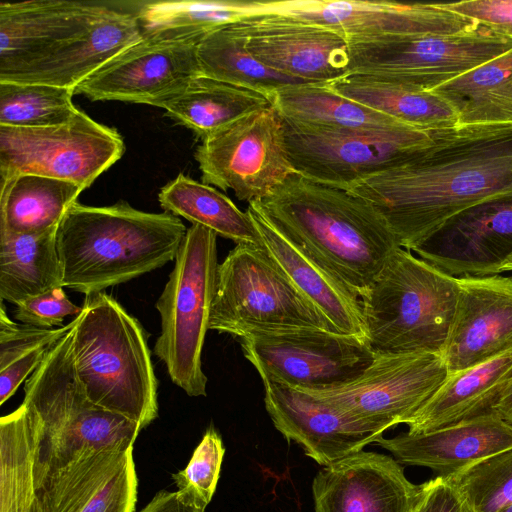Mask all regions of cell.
Segmentation results:
<instances>
[{"instance_id":"1","label":"cell","mask_w":512,"mask_h":512,"mask_svg":"<svg viewBox=\"0 0 512 512\" xmlns=\"http://www.w3.org/2000/svg\"><path fill=\"white\" fill-rule=\"evenodd\" d=\"M367 201L412 251L454 214L512 191V125L434 131L415 158L347 189Z\"/></svg>"},{"instance_id":"2","label":"cell","mask_w":512,"mask_h":512,"mask_svg":"<svg viewBox=\"0 0 512 512\" xmlns=\"http://www.w3.org/2000/svg\"><path fill=\"white\" fill-rule=\"evenodd\" d=\"M258 204L288 239L359 297L400 247L367 201L296 172Z\"/></svg>"},{"instance_id":"3","label":"cell","mask_w":512,"mask_h":512,"mask_svg":"<svg viewBox=\"0 0 512 512\" xmlns=\"http://www.w3.org/2000/svg\"><path fill=\"white\" fill-rule=\"evenodd\" d=\"M187 229L179 217L144 212L126 201L74 203L60 222L57 249L63 287L102 292L175 259Z\"/></svg>"},{"instance_id":"4","label":"cell","mask_w":512,"mask_h":512,"mask_svg":"<svg viewBox=\"0 0 512 512\" xmlns=\"http://www.w3.org/2000/svg\"><path fill=\"white\" fill-rule=\"evenodd\" d=\"M71 329L50 347L24 386L35 488L96 452L132 447L141 430L88 399L73 366Z\"/></svg>"},{"instance_id":"5","label":"cell","mask_w":512,"mask_h":512,"mask_svg":"<svg viewBox=\"0 0 512 512\" xmlns=\"http://www.w3.org/2000/svg\"><path fill=\"white\" fill-rule=\"evenodd\" d=\"M73 321V366L88 399L147 427L158 416V384L141 323L103 291L86 295Z\"/></svg>"},{"instance_id":"6","label":"cell","mask_w":512,"mask_h":512,"mask_svg":"<svg viewBox=\"0 0 512 512\" xmlns=\"http://www.w3.org/2000/svg\"><path fill=\"white\" fill-rule=\"evenodd\" d=\"M457 278L399 247L361 295L374 354L442 355L456 309Z\"/></svg>"},{"instance_id":"7","label":"cell","mask_w":512,"mask_h":512,"mask_svg":"<svg viewBox=\"0 0 512 512\" xmlns=\"http://www.w3.org/2000/svg\"><path fill=\"white\" fill-rule=\"evenodd\" d=\"M169 279L156 302L161 331L154 354L171 381L188 396H206L202 350L209 330L218 269L217 234L196 224L187 229Z\"/></svg>"},{"instance_id":"8","label":"cell","mask_w":512,"mask_h":512,"mask_svg":"<svg viewBox=\"0 0 512 512\" xmlns=\"http://www.w3.org/2000/svg\"><path fill=\"white\" fill-rule=\"evenodd\" d=\"M209 330L237 338L318 329L336 332L261 245L237 244L219 263Z\"/></svg>"},{"instance_id":"9","label":"cell","mask_w":512,"mask_h":512,"mask_svg":"<svg viewBox=\"0 0 512 512\" xmlns=\"http://www.w3.org/2000/svg\"><path fill=\"white\" fill-rule=\"evenodd\" d=\"M283 126L295 172L346 190L358 181L415 158L434 140V131L408 125L335 130L283 119Z\"/></svg>"},{"instance_id":"10","label":"cell","mask_w":512,"mask_h":512,"mask_svg":"<svg viewBox=\"0 0 512 512\" xmlns=\"http://www.w3.org/2000/svg\"><path fill=\"white\" fill-rule=\"evenodd\" d=\"M512 49V39L479 25L452 35H410L349 43V75L433 89Z\"/></svg>"},{"instance_id":"11","label":"cell","mask_w":512,"mask_h":512,"mask_svg":"<svg viewBox=\"0 0 512 512\" xmlns=\"http://www.w3.org/2000/svg\"><path fill=\"white\" fill-rule=\"evenodd\" d=\"M125 151L120 133L77 110L67 123L43 128L0 126V179L34 174L83 189Z\"/></svg>"},{"instance_id":"12","label":"cell","mask_w":512,"mask_h":512,"mask_svg":"<svg viewBox=\"0 0 512 512\" xmlns=\"http://www.w3.org/2000/svg\"><path fill=\"white\" fill-rule=\"evenodd\" d=\"M202 183L232 190L240 201L258 202L295 172L283 119L273 105L214 132L195 151Z\"/></svg>"},{"instance_id":"13","label":"cell","mask_w":512,"mask_h":512,"mask_svg":"<svg viewBox=\"0 0 512 512\" xmlns=\"http://www.w3.org/2000/svg\"><path fill=\"white\" fill-rule=\"evenodd\" d=\"M448 375L439 354H374L371 364L354 379L324 389L301 391L384 433L404 424Z\"/></svg>"},{"instance_id":"14","label":"cell","mask_w":512,"mask_h":512,"mask_svg":"<svg viewBox=\"0 0 512 512\" xmlns=\"http://www.w3.org/2000/svg\"><path fill=\"white\" fill-rule=\"evenodd\" d=\"M239 343L262 381L299 390L348 382L374 359L366 341L318 329L248 335Z\"/></svg>"},{"instance_id":"15","label":"cell","mask_w":512,"mask_h":512,"mask_svg":"<svg viewBox=\"0 0 512 512\" xmlns=\"http://www.w3.org/2000/svg\"><path fill=\"white\" fill-rule=\"evenodd\" d=\"M260 13L292 15L332 29L348 43L393 36L452 35L479 24L439 3L390 1L289 0L259 2Z\"/></svg>"},{"instance_id":"16","label":"cell","mask_w":512,"mask_h":512,"mask_svg":"<svg viewBox=\"0 0 512 512\" xmlns=\"http://www.w3.org/2000/svg\"><path fill=\"white\" fill-rule=\"evenodd\" d=\"M234 25L249 53L276 72L304 83L349 75V43L332 29L277 12L249 15Z\"/></svg>"},{"instance_id":"17","label":"cell","mask_w":512,"mask_h":512,"mask_svg":"<svg viewBox=\"0 0 512 512\" xmlns=\"http://www.w3.org/2000/svg\"><path fill=\"white\" fill-rule=\"evenodd\" d=\"M412 251L454 278L503 272L512 259V191L454 214Z\"/></svg>"},{"instance_id":"18","label":"cell","mask_w":512,"mask_h":512,"mask_svg":"<svg viewBox=\"0 0 512 512\" xmlns=\"http://www.w3.org/2000/svg\"><path fill=\"white\" fill-rule=\"evenodd\" d=\"M197 46L143 36L78 84L74 94L149 105L201 74Z\"/></svg>"},{"instance_id":"19","label":"cell","mask_w":512,"mask_h":512,"mask_svg":"<svg viewBox=\"0 0 512 512\" xmlns=\"http://www.w3.org/2000/svg\"><path fill=\"white\" fill-rule=\"evenodd\" d=\"M452 327L442 353L448 373L512 350V277H461Z\"/></svg>"},{"instance_id":"20","label":"cell","mask_w":512,"mask_h":512,"mask_svg":"<svg viewBox=\"0 0 512 512\" xmlns=\"http://www.w3.org/2000/svg\"><path fill=\"white\" fill-rule=\"evenodd\" d=\"M263 384L265 408L274 427L322 466L383 437L378 430L304 391L268 381Z\"/></svg>"},{"instance_id":"21","label":"cell","mask_w":512,"mask_h":512,"mask_svg":"<svg viewBox=\"0 0 512 512\" xmlns=\"http://www.w3.org/2000/svg\"><path fill=\"white\" fill-rule=\"evenodd\" d=\"M419 489L393 457L364 450L324 466L312 483L315 512H410Z\"/></svg>"},{"instance_id":"22","label":"cell","mask_w":512,"mask_h":512,"mask_svg":"<svg viewBox=\"0 0 512 512\" xmlns=\"http://www.w3.org/2000/svg\"><path fill=\"white\" fill-rule=\"evenodd\" d=\"M133 446L96 452L36 489L40 512H134L138 480Z\"/></svg>"},{"instance_id":"23","label":"cell","mask_w":512,"mask_h":512,"mask_svg":"<svg viewBox=\"0 0 512 512\" xmlns=\"http://www.w3.org/2000/svg\"><path fill=\"white\" fill-rule=\"evenodd\" d=\"M103 4L67 0L0 3V82L42 60L87 25Z\"/></svg>"},{"instance_id":"24","label":"cell","mask_w":512,"mask_h":512,"mask_svg":"<svg viewBox=\"0 0 512 512\" xmlns=\"http://www.w3.org/2000/svg\"><path fill=\"white\" fill-rule=\"evenodd\" d=\"M399 463L426 467L437 476L458 472L512 448V424L489 412L423 433H402L376 442Z\"/></svg>"},{"instance_id":"25","label":"cell","mask_w":512,"mask_h":512,"mask_svg":"<svg viewBox=\"0 0 512 512\" xmlns=\"http://www.w3.org/2000/svg\"><path fill=\"white\" fill-rule=\"evenodd\" d=\"M246 212L258 233L260 245L332 328L337 333L366 341L360 297L288 239L258 202L249 203Z\"/></svg>"},{"instance_id":"26","label":"cell","mask_w":512,"mask_h":512,"mask_svg":"<svg viewBox=\"0 0 512 512\" xmlns=\"http://www.w3.org/2000/svg\"><path fill=\"white\" fill-rule=\"evenodd\" d=\"M142 38L135 13L103 4L97 15L58 49L5 82L46 84L74 91L108 60Z\"/></svg>"},{"instance_id":"27","label":"cell","mask_w":512,"mask_h":512,"mask_svg":"<svg viewBox=\"0 0 512 512\" xmlns=\"http://www.w3.org/2000/svg\"><path fill=\"white\" fill-rule=\"evenodd\" d=\"M512 378V350L472 368L449 374L440 388L404 423L423 433L494 412Z\"/></svg>"},{"instance_id":"28","label":"cell","mask_w":512,"mask_h":512,"mask_svg":"<svg viewBox=\"0 0 512 512\" xmlns=\"http://www.w3.org/2000/svg\"><path fill=\"white\" fill-rule=\"evenodd\" d=\"M149 105L162 108L166 116L203 140L272 102L257 91L200 74Z\"/></svg>"},{"instance_id":"29","label":"cell","mask_w":512,"mask_h":512,"mask_svg":"<svg viewBox=\"0 0 512 512\" xmlns=\"http://www.w3.org/2000/svg\"><path fill=\"white\" fill-rule=\"evenodd\" d=\"M328 84L333 91L350 100L421 130L437 131L458 126L452 107L432 91L357 74Z\"/></svg>"},{"instance_id":"30","label":"cell","mask_w":512,"mask_h":512,"mask_svg":"<svg viewBox=\"0 0 512 512\" xmlns=\"http://www.w3.org/2000/svg\"><path fill=\"white\" fill-rule=\"evenodd\" d=\"M57 228L18 234L0 229V299L14 305L62 285Z\"/></svg>"},{"instance_id":"31","label":"cell","mask_w":512,"mask_h":512,"mask_svg":"<svg viewBox=\"0 0 512 512\" xmlns=\"http://www.w3.org/2000/svg\"><path fill=\"white\" fill-rule=\"evenodd\" d=\"M458 126L512 125V49L432 90Z\"/></svg>"},{"instance_id":"32","label":"cell","mask_w":512,"mask_h":512,"mask_svg":"<svg viewBox=\"0 0 512 512\" xmlns=\"http://www.w3.org/2000/svg\"><path fill=\"white\" fill-rule=\"evenodd\" d=\"M0 183V229L18 234L57 228L84 190L73 182L34 174L15 175Z\"/></svg>"},{"instance_id":"33","label":"cell","mask_w":512,"mask_h":512,"mask_svg":"<svg viewBox=\"0 0 512 512\" xmlns=\"http://www.w3.org/2000/svg\"><path fill=\"white\" fill-rule=\"evenodd\" d=\"M271 102L284 120L302 126L349 130L406 125L336 93L328 83L289 86Z\"/></svg>"},{"instance_id":"34","label":"cell","mask_w":512,"mask_h":512,"mask_svg":"<svg viewBox=\"0 0 512 512\" xmlns=\"http://www.w3.org/2000/svg\"><path fill=\"white\" fill-rule=\"evenodd\" d=\"M259 1L145 2L136 16L143 36L199 44L209 34L253 14Z\"/></svg>"},{"instance_id":"35","label":"cell","mask_w":512,"mask_h":512,"mask_svg":"<svg viewBox=\"0 0 512 512\" xmlns=\"http://www.w3.org/2000/svg\"><path fill=\"white\" fill-rule=\"evenodd\" d=\"M158 201L165 212L203 226L236 244L260 245L248 213L225 194L180 173L160 189Z\"/></svg>"},{"instance_id":"36","label":"cell","mask_w":512,"mask_h":512,"mask_svg":"<svg viewBox=\"0 0 512 512\" xmlns=\"http://www.w3.org/2000/svg\"><path fill=\"white\" fill-rule=\"evenodd\" d=\"M197 57L202 75L257 91L270 100L281 89L305 84L252 56L234 23L206 36L197 46Z\"/></svg>"},{"instance_id":"37","label":"cell","mask_w":512,"mask_h":512,"mask_svg":"<svg viewBox=\"0 0 512 512\" xmlns=\"http://www.w3.org/2000/svg\"><path fill=\"white\" fill-rule=\"evenodd\" d=\"M0 512H40L26 409L0 419Z\"/></svg>"},{"instance_id":"38","label":"cell","mask_w":512,"mask_h":512,"mask_svg":"<svg viewBox=\"0 0 512 512\" xmlns=\"http://www.w3.org/2000/svg\"><path fill=\"white\" fill-rule=\"evenodd\" d=\"M69 88L18 82H0V126L43 128L70 121L77 108Z\"/></svg>"},{"instance_id":"39","label":"cell","mask_w":512,"mask_h":512,"mask_svg":"<svg viewBox=\"0 0 512 512\" xmlns=\"http://www.w3.org/2000/svg\"><path fill=\"white\" fill-rule=\"evenodd\" d=\"M449 478L473 512H497L512 504V448Z\"/></svg>"},{"instance_id":"40","label":"cell","mask_w":512,"mask_h":512,"mask_svg":"<svg viewBox=\"0 0 512 512\" xmlns=\"http://www.w3.org/2000/svg\"><path fill=\"white\" fill-rule=\"evenodd\" d=\"M224 453L221 436L210 427L186 468L172 475L179 497L185 503L206 510L217 487Z\"/></svg>"},{"instance_id":"41","label":"cell","mask_w":512,"mask_h":512,"mask_svg":"<svg viewBox=\"0 0 512 512\" xmlns=\"http://www.w3.org/2000/svg\"><path fill=\"white\" fill-rule=\"evenodd\" d=\"M0 312V370L33 350L50 346L61 339L73 326V320L65 326L42 329L20 325L12 321L1 301Z\"/></svg>"},{"instance_id":"42","label":"cell","mask_w":512,"mask_h":512,"mask_svg":"<svg viewBox=\"0 0 512 512\" xmlns=\"http://www.w3.org/2000/svg\"><path fill=\"white\" fill-rule=\"evenodd\" d=\"M63 288L58 287L18 303L14 317L26 325L42 329L62 327L65 317H77L82 311V307L69 300Z\"/></svg>"},{"instance_id":"43","label":"cell","mask_w":512,"mask_h":512,"mask_svg":"<svg viewBox=\"0 0 512 512\" xmlns=\"http://www.w3.org/2000/svg\"><path fill=\"white\" fill-rule=\"evenodd\" d=\"M439 4L512 39V0H469Z\"/></svg>"},{"instance_id":"44","label":"cell","mask_w":512,"mask_h":512,"mask_svg":"<svg viewBox=\"0 0 512 512\" xmlns=\"http://www.w3.org/2000/svg\"><path fill=\"white\" fill-rule=\"evenodd\" d=\"M410 512H473L449 477L436 476L422 484Z\"/></svg>"},{"instance_id":"45","label":"cell","mask_w":512,"mask_h":512,"mask_svg":"<svg viewBox=\"0 0 512 512\" xmlns=\"http://www.w3.org/2000/svg\"><path fill=\"white\" fill-rule=\"evenodd\" d=\"M52 345L39 347L0 370V405L11 398L27 376L36 370Z\"/></svg>"},{"instance_id":"46","label":"cell","mask_w":512,"mask_h":512,"mask_svg":"<svg viewBox=\"0 0 512 512\" xmlns=\"http://www.w3.org/2000/svg\"><path fill=\"white\" fill-rule=\"evenodd\" d=\"M139 512H205L185 503L178 492L159 491Z\"/></svg>"},{"instance_id":"47","label":"cell","mask_w":512,"mask_h":512,"mask_svg":"<svg viewBox=\"0 0 512 512\" xmlns=\"http://www.w3.org/2000/svg\"><path fill=\"white\" fill-rule=\"evenodd\" d=\"M502 419L512 424V378L493 408Z\"/></svg>"},{"instance_id":"48","label":"cell","mask_w":512,"mask_h":512,"mask_svg":"<svg viewBox=\"0 0 512 512\" xmlns=\"http://www.w3.org/2000/svg\"><path fill=\"white\" fill-rule=\"evenodd\" d=\"M502 271H512V259L504 265Z\"/></svg>"},{"instance_id":"49","label":"cell","mask_w":512,"mask_h":512,"mask_svg":"<svg viewBox=\"0 0 512 512\" xmlns=\"http://www.w3.org/2000/svg\"><path fill=\"white\" fill-rule=\"evenodd\" d=\"M497 512H512V504L503 507L502 509H500Z\"/></svg>"}]
</instances>
